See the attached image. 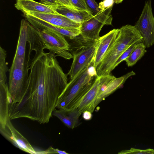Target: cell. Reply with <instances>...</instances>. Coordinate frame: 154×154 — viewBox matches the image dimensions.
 Masks as SVG:
<instances>
[{"label":"cell","instance_id":"7a4b0ae2","mask_svg":"<svg viewBox=\"0 0 154 154\" xmlns=\"http://www.w3.org/2000/svg\"><path fill=\"white\" fill-rule=\"evenodd\" d=\"M97 76L96 69L94 66L93 61L70 80L59 96L56 108L63 109L77 108Z\"/></svg>","mask_w":154,"mask_h":154},{"label":"cell","instance_id":"6da1fadb","mask_svg":"<svg viewBox=\"0 0 154 154\" xmlns=\"http://www.w3.org/2000/svg\"><path fill=\"white\" fill-rule=\"evenodd\" d=\"M56 55L43 51L35 54L20 100L11 103V120L25 118L40 124L49 122L58 98L68 82Z\"/></svg>","mask_w":154,"mask_h":154},{"label":"cell","instance_id":"277c9868","mask_svg":"<svg viewBox=\"0 0 154 154\" xmlns=\"http://www.w3.org/2000/svg\"><path fill=\"white\" fill-rule=\"evenodd\" d=\"M142 42L143 37L134 26L127 24L122 26L111 47L96 69L97 76L110 75L113 65L123 52L132 45Z\"/></svg>","mask_w":154,"mask_h":154},{"label":"cell","instance_id":"e0dca14e","mask_svg":"<svg viewBox=\"0 0 154 154\" xmlns=\"http://www.w3.org/2000/svg\"><path fill=\"white\" fill-rule=\"evenodd\" d=\"M135 74L134 71H132L121 77L116 78L110 82L106 86L103 91L99 96L96 102L97 105L121 87L129 77L135 75Z\"/></svg>","mask_w":154,"mask_h":154},{"label":"cell","instance_id":"484cf974","mask_svg":"<svg viewBox=\"0 0 154 154\" xmlns=\"http://www.w3.org/2000/svg\"><path fill=\"white\" fill-rule=\"evenodd\" d=\"M61 5L71 8L75 9L72 5L70 0H57Z\"/></svg>","mask_w":154,"mask_h":154},{"label":"cell","instance_id":"3957f363","mask_svg":"<svg viewBox=\"0 0 154 154\" xmlns=\"http://www.w3.org/2000/svg\"><path fill=\"white\" fill-rule=\"evenodd\" d=\"M27 42L29 44V55L32 51L37 54L47 49L65 59L73 58L69 51L70 45L64 35L57 32L46 29L37 30L30 25L28 29Z\"/></svg>","mask_w":154,"mask_h":154},{"label":"cell","instance_id":"9c48e42d","mask_svg":"<svg viewBox=\"0 0 154 154\" xmlns=\"http://www.w3.org/2000/svg\"><path fill=\"white\" fill-rule=\"evenodd\" d=\"M9 117L6 125L0 128L1 134L14 146L26 152L37 154L28 140L14 126Z\"/></svg>","mask_w":154,"mask_h":154},{"label":"cell","instance_id":"5b68a950","mask_svg":"<svg viewBox=\"0 0 154 154\" xmlns=\"http://www.w3.org/2000/svg\"><path fill=\"white\" fill-rule=\"evenodd\" d=\"M112 6L106 9L81 24L80 35L85 42H94L100 38V31L105 25H111Z\"/></svg>","mask_w":154,"mask_h":154},{"label":"cell","instance_id":"d4e9b609","mask_svg":"<svg viewBox=\"0 0 154 154\" xmlns=\"http://www.w3.org/2000/svg\"><path fill=\"white\" fill-rule=\"evenodd\" d=\"M42 3L50 6H57L61 5L57 0H41Z\"/></svg>","mask_w":154,"mask_h":154},{"label":"cell","instance_id":"30bf717a","mask_svg":"<svg viewBox=\"0 0 154 154\" xmlns=\"http://www.w3.org/2000/svg\"><path fill=\"white\" fill-rule=\"evenodd\" d=\"M25 13L54 26L64 29H80L81 24L58 14L34 12Z\"/></svg>","mask_w":154,"mask_h":154},{"label":"cell","instance_id":"83f0119b","mask_svg":"<svg viewBox=\"0 0 154 154\" xmlns=\"http://www.w3.org/2000/svg\"><path fill=\"white\" fill-rule=\"evenodd\" d=\"M123 0H114L115 3L116 4H119L121 3Z\"/></svg>","mask_w":154,"mask_h":154},{"label":"cell","instance_id":"9a60e30c","mask_svg":"<svg viewBox=\"0 0 154 154\" xmlns=\"http://www.w3.org/2000/svg\"><path fill=\"white\" fill-rule=\"evenodd\" d=\"M15 6L24 13L34 12L57 14L51 6L33 0H17Z\"/></svg>","mask_w":154,"mask_h":154},{"label":"cell","instance_id":"8992f818","mask_svg":"<svg viewBox=\"0 0 154 154\" xmlns=\"http://www.w3.org/2000/svg\"><path fill=\"white\" fill-rule=\"evenodd\" d=\"M82 42L73 52V60L67 73L70 80L74 78L94 60L97 48V40Z\"/></svg>","mask_w":154,"mask_h":154},{"label":"cell","instance_id":"44dd1931","mask_svg":"<svg viewBox=\"0 0 154 154\" xmlns=\"http://www.w3.org/2000/svg\"><path fill=\"white\" fill-rule=\"evenodd\" d=\"M70 0L72 5L75 9L86 11L91 13L85 0Z\"/></svg>","mask_w":154,"mask_h":154},{"label":"cell","instance_id":"2e32d148","mask_svg":"<svg viewBox=\"0 0 154 154\" xmlns=\"http://www.w3.org/2000/svg\"><path fill=\"white\" fill-rule=\"evenodd\" d=\"M12 102L8 87L0 88V128L6 125L9 115V106Z\"/></svg>","mask_w":154,"mask_h":154},{"label":"cell","instance_id":"d6986e66","mask_svg":"<svg viewBox=\"0 0 154 154\" xmlns=\"http://www.w3.org/2000/svg\"><path fill=\"white\" fill-rule=\"evenodd\" d=\"M140 43H136L132 45L123 52L115 62L112 68V70L120 63L125 60L129 56L136 46Z\"/></svg>","mask_w":154,"mask_h":154},{"label":"cell","instance_id":"ffe728a7","mask_svg":"<svg viewBox=\"0 0 154 154\" xmlns=\"http://www.w3.org/2000/svg\"><path fill=\"white\" fill-rule=\"evenodd\" d=\"M118 153L120 154H154V149L149 148L146 149H141L134 148H131L129 149L123 150L119 152Z\"/></svg>","mask_w":154,"mask_h":154},{"label":"cell","instance_id":"603a6c76","mask_svg":"<svg viewBox=\"0 0 154 154\" xmlns=\"http://www.w3.org/2000/svg\"><path fill=\"white\" fill-rule=\"evenodd\" d=\"M114 3V0H103V1L100 2L98 5L100 11H103L106 9L112 6Z\"/></svg>","mask_w":154,"mask_h":154},{"label":"cell","instance_id":"ac0fdd59","mask_svg":"<svg viewBox=\"0 0 154 154\" xmlns=\"http://www.w3.org/2000/svg\"><path fill=\"white\" fill-rule=\"evenodd\" d=\"M143 42L137 44L129 56L125 60L128 66H132L136 64L147 51Z\"/></svg>","mask_w":154,"mask_h":154},{"label":"cell","instance_id":"8fae6325","mask_svg":"<svg viewBox=\"0 0 154 154\" xmlns=\"http://www.w3.org/2000/svg\"><path fill=\"white\" fill-rule=\"evenodd\" d=\"M119 30L114 29L97 40L96 50L94 58V66L96 69L113 44Z\"/></svg>","mask_w":154,"mask_h":154},{"label":"cell","instance_id":"52a82bcc","mask_svg":"<svg viewBox=\"0 0 154 154\" xmlns=\"http://www.w3.org/2000/svg\"><path fill=\"white\" fill-rule=\"evenodd\" d=\"M152 0L145 3L142 13L134 26L143 37L146 48L154 44V17L152 13Z\"/></svg>","mask_w":154,"mask_h":154},{"label":"cell","instance_id":"7c38bea8","mask_svg":"<svg viewBox=\"0 0 154 154\" xmlns=\"http://www.w3.org/2000/svg\"><path fill=\"white\" fill-rule=\"evenodd\" d=\"M26 19L37 30L46 29L55 31L72 40L80 34L79 29H68L61 28L43 21L28 14L24 13Z\"/></svg>","mask_w":154,"mask_h":154},{"label":"cell","instance_id":"5bb4252c","mask_svg":"<svg viewBox=\"0 0 154 154\" xmlns=\"http://www.w3.org/2000/svg\"><path fill=\"white\" fill-rule=\"evenodd\" d=\"M82 113L78 108L63 109L55 108L52 116L58 118L68 128L73 129L81 124L79 117Z\"/></svg>","mask_w":154,"mask_h":154},{"label":"cell","instance_id":"cb8c5ba5","mask_svg":"<svg viewBox=\"0 0 154 154\" xmlns=\"http://www.w3.org/2000/svg\"><path fill=\"white\" fill-rule=\"evenodd\" d=\"M67 154L66 151L59 150L58 149H55L51 146L49 147L45 151L41 152H37V154Z\"/></svg>","mask_w":154,"mask_h":154},{"label":"cell","instance_id":"ba28073f","mask_svg":"<svg viewBox=\"0 0 154 154\" xmlns=\"http://www.w3.org/2000/svg\"><path fill=\"white\" fill-rule=\"evenodd\" d=\"M116 77L110 74L97 76L92 85L83 97L77 108L82 113L86 111L93 113L97 106L96 102L102 87Z\"/></svg>","mask_w":154,"mask_h":154},{"label":"cell","instance_id":"7402d4cb","mask_svg":"<svg viewBox=\"0 0 154 154\" xmlns=\"http://www.w3.org/2000/svg\"><path fill=\"white\" fill-rule=\"evenodd\" d=\"M88 8L93 15L94 16L100 11L98 5L94 0H85Z\"/></svg>","mask_w":154,"mask_h":154},{"label":"cell","instance_id":"4316f807","mask_svg":"<svg viewBox=\"0 0 154 154\" xmlns=\"http://www.w3.org/2000/svg\"><path fill=\"white\" fill-rule=\"evenodd\" d=\"M92 113L89 111H85L82 113V117L85 120H90L92 118Z\"/></svg>","mask_w":154,"mask_h":154},{"label":"cell","instance_id":"4fadbf2b","mask_svg":"<svg viewBox=\"0 0 154 154\" xmlns=\"http://www.w3.org/2000/svg\"><path fill=\"white\" fill-rule=\"evenodd\" d=\"M51 7L57 14L81 24L93 16L91 12L87 11L72 8L63 5Z\"/></svg>","mask_w":154,"mask_h":154}]
</instances>
